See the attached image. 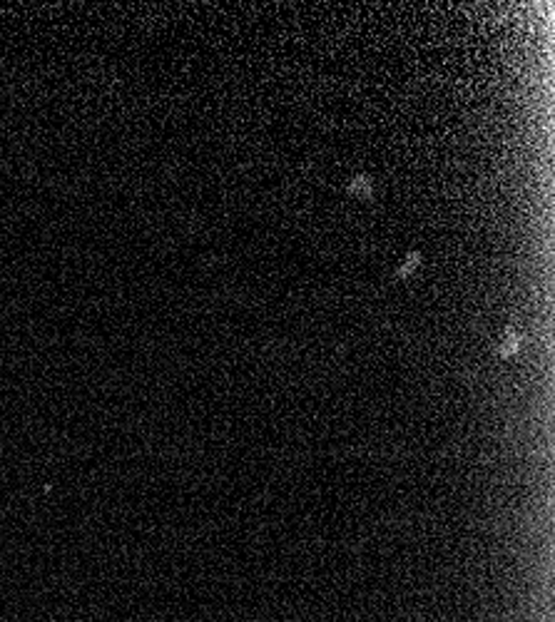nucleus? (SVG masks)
I'll use <instances>...</instances> for the list:
<instances>
[{"label":"nucleus","mask_w":555,"mask_h":622,"mask_svg":"<svg viewBox=\"0 0 555 622\" xmlns=\"http://www.w3.org/2000/svg\"><path fill=\"white\" fill-rule=\"evenodd\" d=\"M347 192L352 194V197H356V199H369V197H374V179L369 177L366 172L354 174V177L349 179V184H347Z\"/></svg>","instance_id":"nucleus-1"},{"label":"nucleus","mask_w":555,"mask_h":622,"mask_svg":"<svg viewBox=\"0 0 555 622\" xmlns=\"http://www.w3.org/2000/svg\"><path fill=\"white\" fill-rule=\"evenodd\" d=\"M421 262H423V254L421 252H408L406 254V259H403L401 262V267L396 269V274L401 279H406V277H411L413 272H418V267H421Z\"/></svg>","instance_id":"nucleus-3"},{"label":"nucleus","mask_w":555,"mask_h":622,"mask_svg":"<svg viewBox=\"0 0 555 622\" xmlns=\"http://www.w3.org/2000/svg\"><path fill=\"white\" fill-rule=\"evenodd\" d=\"M521 346H523V334H518L516 329H508L506 331V336H503L501 339V354L503 356H511V354H516V351H521Z\"/></svg>","instance_id":"nucleus-2"}]
</instances>
